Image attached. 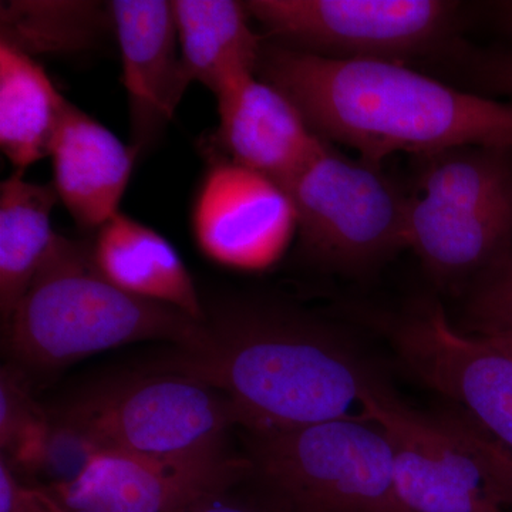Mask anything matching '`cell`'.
<instances>
[{
    "instance_id": "1",
    "label": "cell",
    "mask_w": 512,
    "mask_h": 512,
    "mask_svg": "<svg viewBox=\"0 0 512 512\" xmlns=\"http://www.w3.org/2000/svg\"><path fill=\"white\" fill-rule=\"evenodd\" d=\"M258 77L286 94L323 140L379 167L399 151L512 148V103L460 92L402 62L332 59L264 43Z\"/></svg>"
},
{
    "instance_id": "2",
    "label": "cell",
    "mask_w": 512,
    "mask_h": 512,
    "mask_svg": "<svg viewBox=\"0 0 512 512\" xmlns=\"http://www.w3.org/2000/svg\"><path fill=\"white\" fill-rule=\"evenodd\" d=\"M205 335L160 363L225 394L247 433L295 429L362 412L383 386L326 323L262 302H229L207 312Z\"/></svg>"
},
{
    "instance_id": "3",
    "label": "cell",
    "mask_w": 512,
    "mask_h": 512,
    "mask_svg": "<svg viewBox=\"0 0 512 512\" xmlns=\"http://www.w3.org/2000/svg\"><path fill=\"white\" fill-rule=\"evenodd\" d=\"M9 352L22 365L57 369L144 340L177 349L201 345V320L124 292L101 274L92 242L56 234L5 326Z\"/></svg>"
},
{
    "instance_id": "4",
    "label": "cell",
    "mask_w": 512,
    "mask_h": 512,
    "mask_svg": "<svg viewBox=\"0 0 512 512\" xmlns=\"http://www.w3.org/2000/svg\"><path fill=\"white\" fill-rule=\"evenodd\" d=\"M252 476L282 512H403L386 431L362 416L247 433Z\"/></svg>"
},
{
    "instance_id": "5",
    "label": "cell",
    "mask_w": 512,
    "mask_h": 512,
    "mask_svg": "<svg viewBox=\"0 0 512 512\" xmlns=\"http://www.w3.org/2000/svg\"><path fill=\"white\" fill-rule=\"evenodd\" d=\"M56 414L101 450L177 463L227 456L229 430L239 426L225 394L161 370L101 383Z\"/></svg>"
},
{
    "instance_id": "6",
    "label": "cell",
    "mask_w": 512,
    "mask_h": 512,
    "mask_svg": "<svg viewBox=\"0 0 512 512\" xmlns=\"http://www.w3.org/2000/svg\"><path fill=\"white\" fill-rule=\"evenodd\" d=\"M284 190L303 254L316 264L360 274L407 247L410 197L379 165L342 156L328 144Z\"/></svg>"
},
{
    "instance_id": "7",
    "label": "cell",
    "mask_w": 512,
    "mask_h": 512,
    "mask_svg": "<svg viewBox=\"0 0 512 512\" xmlns=\"http://www.w3.org/2000/svg\"><path fill=\"white\" fill-rule=\"evenodd\" d=\"M278 45L332 57L403 62L439 45L458 9L450 0H249Z\"/></svg>"
},
{
    "instance_id": "8",
    "label": "cell",
    "mask_w": 512,
    "mask_h": 512,
    "mask_svg": "<svg viewBox=\"0 0 512 512\" xmlns=\"http://www.w3.org/2000/svg\"><path fill=\"white\" fill-rule=\"evenodd\" d=\"M252 476L247 457L177 463L103 450L72 483L43 487L66 512H197Z\"/></svg>"
},
{
    "instance_id": "9",
    "label": "cell",
    "mask_w": 512,
    "mask_h": 512,
    "mask_svg": "<svg viewBox=\"0 0 512 512\" xmlns=\"http://www.w3.org/2000/svg\"><path fill=\"white\" fill-rule=\"evenodd\" d=\"M191 229L202 254L215 264L256 272L281 259L298 231V220L281 185L218 158L192 202Z\"/></svg>"
},
{
    "instance_id": "10",
    "label": "cell",
    "mask_w": 512,
    "mask_h": 512,
    "mask_svg": "<svg viewBox=\"0 0 512 512\" xmlns=\"http://www.w3.org/2000/svg\"><path fill=\"white\" fill-rule=\"evenodd\" d=\"M360 416L389 436L403 512H504L446 419L414 412L384 386L363 397Z\"/></svg>"
},
{
    "instance_id": "11",
    "label": "cell",
    "mask_w": 512,
    "mask_h": 512,
    "mask_svg": "<svg viewBox=\"0 0 512 512\" xmlns=\"http://www.w3.org/2000/svg\"><path fill=\"white\" fill-rule=\"evenodd\" d=\"M394 339L424 383L461 404L480 429L512 453L511 355L454 328L441 306L406 320Z\"/></svg>"
},
{
    "instance_id": "12",
    "label": "cell",
    "mask_w": 512,
    "mask_h": 512,
    "mask_svg": "<svg viewBox=\"0 0 512 512\" xmlns=\"http://www.w3.org/2000/svg\"><path fill=\"white\" fill-rule=\"evenodd\" d=\"M215 141L224 160L271 178L282 188L328 147L286 94L249 74L217 94Z\"/></svg>"
},
{
    "instance_id": "13",
    "label": "cell",
    "mask_w": 512,
    "mask_h": 512,
    "mask_svg": "<svg viewBox=\"0 0 512 512\" xmlns=\"http://www.w3.org/2000/svg\"><path fill=\"white\" fill-rule=\"evenodd\" d=\"M133 146L156 143L190 87L184 72L173 5L167 0H113Z\"/></svg>"
},
{
    "instance_id": "14",
    "label": "cell",
    "mask_w": 512,
    "mask_h": 512,
    "mask_svg": "<svg viewBox=\"0 0 512 512\" xmlns=\"http://www.w3.org/2000/svg\"><path fill=\"white\" fill-rule=\"evenodd\" d=\"M140 150L69 103L50 150L53 187L83 229L119 214Z\"/></svg>"
},
{
    "instance_id": "15",
    "label": "cell",
    "mask_w": 512,
    "mask_h": 512,
    "mask_svg": "<svg viewBox=\"0 0 512 512\" xmlns=\"http://www.w3.org/2000/svg\"><path fill=\"white\" fill-rule=\"evenodd\" d=\"M407 247L443 284L478 278L512 239V195L484 207H447L410 197Z\"/></svg>"
},
{
    "instance_id": "16",
    "label": "cell",
    "mask_w": 512,
    "mask_h": 512,
    "mask_svg": "<svg viewBox=\"0 0 512 512\" xmlns=\"http://www.w3.org/2000/svg\"><path fill=\"white\" fill-rule=\"evenodd\" d=\"M93 259L124 292L180 309L205 322L207 309L183 259L156 229L119 212L97 229Z\"/></svg>"
},
{
    "instance_id": "17",
    "label": "cell",
    "mask_w": 512,
    "mask_h": 512,
    "mask_svg": "<svg viewBox=\"0 0 512 512\" xmlns=\"http://www.w3.org/2000/svg\"><path fill=\"white\" fill-rule=\"evenodd\" d=\"M181 62L190 83L217 96L235 80L258 74L264 42L251 25L245 2L173 0Z\"/></svg>"
},
{
    "instance_id": "18",
    "label": "cell",
    "mask_w": 512,
    "mask_h": 512,
    "mask_svg": "<svg viewBox=\"0 0 512 512\" xmlns=\"http://www.w3.org/2000/svg\"><path fill=\"white\" fill-rule=\"evenodd\" d=\"M69 103L33 57L0 43V147L16 171L50 157Z\"/></svg>"
},
{
    "instance_id": "19",
    "label": "cell",
    "mask_w": 512,
    "mask_h": 512,
    "mask_svg": "<svg viewBox=\"0 0 512 512\" xmlns=\"http://www.w3.org/2000/svg\"><path fill=\"white\" fill-rule=\"evenodd\" d=\"M20 171L0 185V312L3 328L23 298L56 232L59 201L53 184L25 180Z\"/></svg>"
},
{
    "instance_id": "20",
    "label": "cell",
    "mask_w": 512,
    "mask_h": 512,
    "mask_svg": "<svg viewBox=\"0 0 512 512\" xmlns=\"http://www.w3.org/2000/svg\"><path fill=\"white\" fill-rule=\"evenodd\" d=\"M114 33L110 2L12 0L0 3V43L30 57L79 53Z\"/></svg>"
},
{
    "instance_id": "21",
    "label": "cell",
    "mask_w": 512,
    "mask_h": 512,
    "mask_svg": "<svg viewBox=\"0 0 512 512\" xmlns=\"http://www.w3.org/2000/svg\"><path fill=\"white\" fill-rule=\"evenodd\" d=\"M419 197L447 207H484L512 195V148L468 146L421 156Z\"/></svg>"
},
{
    "instance_id": "22",
    "label": "cell",
    "mask_w": 512,
    "mask_h": 512,
    "mask_svg": "<svg viewBox=\"0 0 512 512\" xmlns=\"http://www.w3.org/2000/svg\"><path fill=\"white\" fill-rule=\"evenodd\" d=\"M50 426L46 413L29 392L25 377L16 367L0 372V448L13 471L32 473Z\"/></svg>"
},
{
    "instance_id": "23",
    "label": "cell",
    "mask_w": 512,
    "mask_h": 512,
    "mask_svg": "<svg viewBox=\"0 0 512 512\" xmlns=\"http://www.w3.org/2000/svg\"><path fill=\"white\" fill-rule=\"evenodd\" d=\"M467 318L468 329L477 336L512 329V239L503 254L476 279Z\"/></svg>"
},
{
    "instance_id": "24",
    "label": "cell",
    "mask_w": 512,
    "mask_h": 512,
    "mask_svg": "<svg viewBox=\"0 0 512 512\" xmlns=\"http://www.w3.org/2000/svg\"><path fill=\"white\" fill-rule=\"evenodd\" d=\"M448 426L456 434L478 468L501 507L512 508V453L491 439L473 420L448 419Z\"/></svg>"
},
{
    "instance_id": "25",
    "label": "cell",
    "mask_w": 512,
    "mask_h": 512,
    "mask_svg": "<svg viewBox=\"0 0 512 512\" xmlns=\"http://www.w3.org/2000/svg\"><path fill=\"white\" fill-rule=\"evenodd\" d=\"M0 512H66L43 487H30L0 458Z\"/></svg>"
},
{
    "instance_id": "26",
    "label": "cell",
    "mask_w": 512,
    "mask_h": 512,
    "mask_svg": "<svg viewBox=\"0 0 512 512\" xmlns=\"http://www.w3.org/2000/svg\"><path fill=\"white\" fill-rule=\"evenodd\" d=\"M474 73L481 89L507 97L512 103V49L481 53L474 63Z\"/></svg>"
},
{
    "instance_id": "27",
    "label": "cell",
    "mask_w": 512,
    "mask_h": 512,
    "mask_svg": "<svg viewBox=\"0 0 512 512\" xmlns=\"http://www.w3.org/2000/svg\"><path fill=\"white\" fill-rule=\"evenodd\" d=\"M495 18H497L500 28L512 36V0L507 2H498L494 6Z\"/></svg>"
},
{
    "instance_id": "28",
    "label": "cell",
    "mask_w": 512,
    "mask_h": 512,
    "mask_svg": "<svg viewBox=\"0 0 512 512\" xmlns=\"http://www.w3.org/2000/svg\"><path fill=\"white\" fill-rule=\"evenodd\" d=\"M481 338L487 339L495 348L504 350L505 353L512 356V329L493 333V335L481 336Z\"/></svg>"
},
{
    "instance_id": "29",
    "label": "cell",
    "mask_w": 512,
    "mask_h": 512,
    "mask_svg": "<svg viewBox=\"0 0 512 512\" xmlns=\"http://www.w3.org/2000/svg\"><path fill=\"white\" fill-rule=\"evenodd\" d=\"M197 512H258L252 508L245 507V505L227 503V501H217V503L208 505Z\"/></svg>"
}]
</instances>
